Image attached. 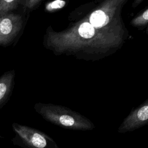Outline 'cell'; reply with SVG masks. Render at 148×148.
Returning a JSON list of instances; mask_svg holds the SVG:
<instances>
[{
  "mask_svg": "<svg viewBox=\"0 0 148 148\" xmlns=\"http://www.w3.org/2000/svg\"><path fill=\"white\" fill-rule=\"evenodd\" d=\"M124 34L122 25L101 28L92 25L85 18L64 31H50L45 42L47 47L61 53H105L120 46Z\"/></svg>",
  "mask_w": 148,
  "mask_h": 148,
  "instance_id": "cell-1",
  "label": "cell"
},
{
  "mask_svg": "<svg viewBox=\"0 0 148 148\" xmlns=\"http://www.w3.org/2000/svg\"><path fill=\"white\" fill-rule=\"evenodd\" d=\"M36 112L46 121L60 127L79 131L91 130L94 124L79 113L52 104H38Z\"/></svg>",
  "mask_w": 148,
  "mask_h": 148,
  "instance_id": "cell-2",
  "label": "cell"
},
{
  "mask_svg": "<svg viewBox=\"0 0 148 148\" xmlns=\"http://www.w3.org/2000/svg\"><path fill=\"white\" fill-rule=\"evenodd\" d=\"M12 128L16 134L12 139L14 145L23 148H59L51 137L38 130L18 123H13Z\"/></svg>",
  "mask_w": 148,
  "mask_h": 148,
  "instance_id": "cell-3",
  "label": "cell"
},
{
  "mask_svg": "<svg viewBox=\"0 0 148 148\" xmlns=\"http://www.w3.org/2000/svg\"><path fill=\"white\" fill-rule=\"evenodd\" d=\"M21 17L8 13L0 17V45H7L16 36L22 27Z\"/></svg>",
  "mask_w": 148,
  "mask_h": 148,
  "instance_id": "cell-4",
  "label": "cell"
},
{
  "mask_svg": "<svg viewBox=\"0 0 148 148\" xmlns=\"http://www.w3.org/2000/svg\"><path fill=\"white\" fill-rule=\"evenodd\" d=\"M148 122V103L146 102L140 107L132 111L123 121L118 128L119 133L132 132Z\"/></svg>",
  "mask_w": 148,
  "mask_h": 148,
  "instance_id": "cell-5",
  "label": "cell"
},
{
  "mask_svg": "<svg viewBox=\"0 0 148 148\" xmlns=\"http://www.w3.org/2000/svg\"><path fill=\"white\" fill-rule=\"evenodd\" d=\"M13 77V71L8 72L0 77V106L6 100L10 92Z\"/></svg>",
  "mask_w": 148,
  "mask_h": 148,
  "instance_id": "cell-6",
  "label": "cell"
},
{
  "mask_svg": "<svg viewBox=\"0 0 148 148\" xmlns=\"http://www.w3.org/2000/svg\"><path fill=\"white\" fill-rule=\"evenodd\" d=\"M20 2V1L17 0H0V17L16 9Z\"/></svg>",
  "mask_w": 148,
  "mask_h": 148,
  "instance_id": "cell-7",
  "label": "cell"
},
{
  "mask_svg": "<svg viewBox=\"0 0 148 148\" xmlns=\"http://www.w3.org/2000/svg\"><path fill=\"white\" fill-rule=\"evenodd\" d=\"M148 22V9H146L140 15L137 16L131 21L133 26L141 27L147 24Z\"/></svg>",
  "mask_w": 148,
  "mask_h": 148,
  "instance_id": "cell-8",
  "label": "cell"
},
{
  "mask_svg": "<svg viewBox=\"0 0 148 148\" xmlns=\"http://www.w3.org/2000/svg\"><path fill=\"white\" fill-rule=\"evenodd\" d=\"M66 5V2L62 0H56L50 2L46 5V10L49 12H53L64 8Z\"/></svg>",
  "mask_w": 148,
  "mask_h": 148,
  "instance_id": "cell-9",
  "label": "cell"
},
{
  "mask_svg": "<svg viewBox=\"0 0 148 148\" xmlns=\"http://www.w3.org/2000/svg\"><path fill=\"white\" fill-rule=\"evenodd\" d=\"M24 6L29 9H32L35 6H36L39 2H40V0H29V1H25Z\"/></svg>",
  "mask_w": 148,
  "mask_h": 148,
  "instance_id": "cell-10",
  "label": "cell"
},
{
  "mask_svg": "<svg viewBox=\"0 0 148 148\" xmlns=\"http://www.w3.org/2000/svg\"><path fill=\"white\" fill-rule=\"evenodd\" d=\"M3 138V136H2L0 135V138Z\"/></svg>",
  "mask_w": 148,
  "mask_h": 148,
  "instance_id": "cell-11",
  "label": "cell"
}]
</instances>
